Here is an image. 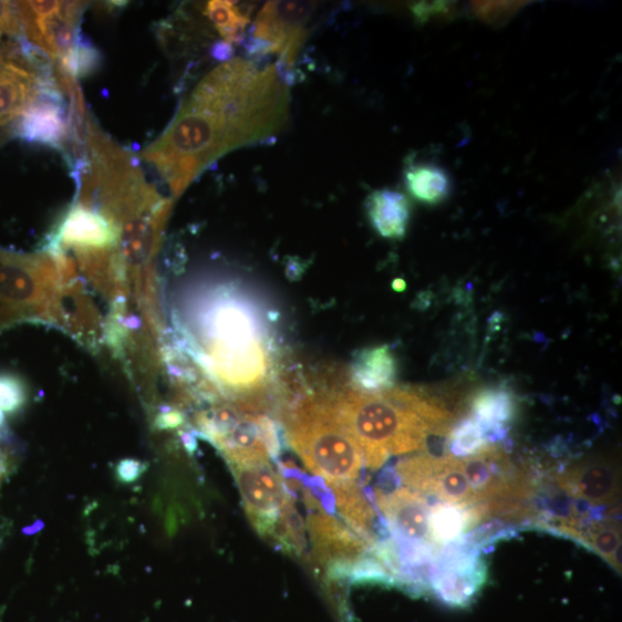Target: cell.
Here are the masks:
<instances>
[{"mask_svg":"<svg viewBox=\"0 0 622 622\" xmlns=\"http://www.w3.org/2000/svg\"><path fill=\"white\" fill-rule=\"evenodd\" d=\"M183 418L178 413H169L165 415L162 419V427L163 428H175L179 426Z\"/></svg>","mask_w":622,"mask_h":622,"instance_id":"4316f807","label":"cell"},{"mask_svg":"<svg viewBox=\"0 0 622 622\" xmlns=\"http://www.w3.org/2000/svg\"><path fill=\"white\" fill-rule=\"evenodd\" d=\"M463 462L478 504H488L496 508L507 499L526 494L525 478H519L515 465L502 447L490 444Z\"/></svg>","mask_w":622,"mask_h":622,"instance_id":"9c48e42d","label":"cell"},{"mask_svg":"<svg viewBox=\"0 0 622 622\" xmlns=\"http://www.w3.org/2000/svg\"><path fill=\"white\" fill-rule=\"evenodd\" d=\"M560 488L574 498L595 506H609L618 500L616 470L605 462L585 460L562 471Z\"/></svg>","mask_w":622,"mask_h":622,"instance_id":"4fadbf2b","label":"cell"},{"mask_svg":"<svg viewBox=\"0 0 622 622\" xmlns=\"http://www.w3.org/2000/svg\"><path fill=\"white\" fill-rule=\"evenodd\" d=\"M288 437L310 470L331 485L355 484L361 449L328 395L302 401L288 422Z\"/></svg>","mask_w":622,"mask_h":622,"instance_id":"3957f363","label":"cell"},{"mask_svg":"<svg viewBox=\"0 0 622 622\" xmlns=\"http://www.w3.org/2000/svg\"><path fill=\"white\" fill-rule=\"evenodd\" d=\"M23 37L15 3L0 2V39Z\"/></svg>","mask_w":622,"mask_h":622,"instance_id":"cb8c5ba5","label":"cell"},{"mask_svg":"<svg viewBox=\"0 0 622 622\" xmlns=\"http://www.w3.org/2000/svg\"><path fill=\"white\" fill-rule=\"evenodd\" d=\"M146 471L144 463L126 459L121 462L116 467V476L122 484H134Z\"/></svg>","mask_w":622,"mask_h":622,"instance_id":"484cf974","label":"cell"},{"mask_svg":"<svg viewBox=\"0 0 622 622\" xmlns=\"http://www.w3.org/2000/svg\"><path fill=\"white\" fill-rule=\"evenodd\" d=\"M22 404V393L18 385L8 379L0 380V410L14 412Z\"/></svg>","mask_w":622,"mask_h":622,"instance_id":"d4e9b609","label":"cell"},{"mask_svg":"<svg viewBox=\"0 0 622 622\" xmlns=\"http://www.w3.org/2000/svg\"><path fill=\"white\" fill-rule=\"evenodd\" d=\"M484 517L483 508L476 505L464 507L449 502L437 504L431 508V542L435 547L455 543Z\"/></svg>","mask_w":622,"mask_h":622,"instance_id":"d6986e66","label":"cell"},{"mask_svg":"<svg viewBox=\"0 0 622 622\" xmlns=\"http://www.w3.org/2000/svg\"><path fill=\"white\" fill-rule=\"evenodd\" d=\"M366 215L374 230L382 238L401 240L407 234L411 203L407 196L400 191L375 190L367 196Z\"/></svg>","mask_w":622,"mask_h":622,"instance_id":"2e32d148","label":"cell"},{"mask_svg":"<svg viewBox=\"0 0 622 622\" xmlns=\"http://www.w3.org/2000/svg\"><path fill=\"white\" fill-rule=\"evenodd\" d=\"M247 515L259 533L272 535L291 496L284 480L267 464L231 465Z\"/></svg>","mask_w":622,"mask_h":622,"instance_id":"ba28073f","label":"cell"},{"mask_svg":"<svg viewBox=\"0 0 622 622\" xmlns=\"http://www.w3.org/2000/svg\"><path fill=\"white\" fill-rule=\"evenodd\" d=\"M357 443L363 463L379 469L391 456L412 454L432 435H446L454 416L429 395L410 388L328 395Z\"/></svg>","mask_w":622,"mask_h":622,"instance_id":"7a4b0ae2","label":"cell"},{"mask_svg":"<svg viewBox=\"0 0 622 622\" xmlns=\"http://www.w3.org/2000/svg\"><path fill=\"white\" fill-rule=\"evenodd\" d=\"M405 186L414 200L426 206H438L448 199L452 179L442 166L419 163L407 167Z\"/></svg>","mask_w":622,"mask_h":622,"instance_id":"44dd1931","label":"cell"},{"mask_svg":"<svg viewBox=\"0 0 622 622\" xmlns=\"http://www.w3.org/2000/svg\"><path fill=\"white\" fill-rule=\"evenodd\" d=\"M376 502L395 542L433 545L429 537L431 507L421 494L410 488L390 494L377 490Z\"/></svg>","mask_w":622,"mask_h":622,"instance_id":"7c38bea8","label":"cell"},{"mask_svg":"<svg viewBox=\"0 0 622 622\" xmlns=\"http://www.w3.org/2000/svg\"><path fill=\"white\" fill-rule=\"evenodd\" d=\"M397 475L410 489L464 507L478 505L462 458L421 455L397 466Z\"/></svg>","mask_w":622,"mask_h":622,"instance_id":"52a82bcc","label":"cell"},{"mask_svg":"<svg viewBox=\"0 0 622 622\" xmlns=\"http://www.w3.org/2000/svg\"><path fill=\"white\" fill-rule=\"evenodd\" d=\"M310 531L322 557L331 559L332 563L353 562L367 549V545L356 533L325 516L311 519Z\"/></svg>","mask_w":622,"mask_h":622,"instance_id":"e0dca14e","label":"cell"},{"mask_svg":"<svg viewBox=\"0 0 622 622\" xmlns=\"http://www.w3.org/2000/svg\"><path fill=\"white\" fill-rule=\"evenodd\" d=\"M351 374L356 391L377 394L394 387L397 361L386 345L363 349L353 357Z\"/></svg>","mask_w":622,"mask_h":622,"instance_id":"9a60e30c","label":"cell"},{"mask_svg":"<svg viewBox=\"0 0 622 622\" xmlns=\"http://www.w3.org/2000/svg\"><path fill=\"white\" fill-rule=\"evenodd\" d=\"M318 6L314 2H269L252 25L253 49L278 56V69L296 65L309 35V22Z\"/></svg>","mask_w":622,"mask_h":622,"instance_id":"8992f818","label":"cell"},{"mask_svg":"<svg viewBox=\"0 0 622 622\" xmlns=\"http://www.w3.org/2000/svg\"><path fill=\"white\" fill-rule=\"evenodd\" d=\"M560 532L569 535L571 539L599 553L614 570L621 572V532L615 522L609 520L592 521L581 528L580 521L569 519L563 523Z\"/></svg>","mask_w":622,"mask_h":622,"instance_id":"ffe728a7","label":"cell"},{"mask_svg":"<svg viewBox=\"0 0 622 622\" xmlns=\"http://www.w3.org/2000/svg\"><path fill=\"white\" fill-rule=\"evenodd\" d=\"M405 281L404 280H395L393 288L398 291H403L405 289Z\"/></svg>","mask_w":622,"mask_h":622,"instance_id":"83f0119b","label":"cell"},{"mask_svg":"<svg viewBox=\"0 0 622 622\" xmlns=\"http://www.w3.org/2000/svg\"><path fill=\"white\" fill-rule=\"evenodd\" d=\"M23 38L52 63L56 74L79 81L80 22L87 3L14 2Z\"/></svg>","mask_w":622,"mask_h":622,"instance_id":"5b68a950","label":"cell"},{"mask_svg":"<svg viewBox=\"0 0 622 622\" xmlns=\"http://www.w3.org/2000/svg\"><path fill=\"white\" fill-rule=\"evenodd\" d=\"M17 137L69 157L74 137L70 96L63 90L45 94L22 117Z\"/></svg>","mask_w":622,"mask_h":622,"instance_id":"30bf717a","label":"cell"},{"mask_svg":"<svg viewBox=\"0 0 622 622\" xmlns=\"http://www.w3.org/2000/svg\"><path fill=\"white\" fill-rule=\"evenodd\" d=\"M120 234L106 217L77 204L68 215L61 228V238L71 245L104 247L112 245Z\"/></svg>","mask_w":622,"mask_h":622,"instance_id":"ac0fdd59","label":"cell"},{"mask_svg":"<svg viewBox=\"0 0 622 622\" xmlns=\"http://www.w3.org/2000/svg\"><path fill=\"white\" fill-rule=\"evenodd\" d=\"M52 63L20 38L0 39V148L17 137L24 113L59 90Z\"/></svg>","mask_w":622,"mask_h":622,"instance_id":"277c9868","label":"cell"},{"mask_svg":"<svg viewBox=\"0 0 622 622\" xmlns=\"http://www.w3.org/2000/svg\"><path fill=\"white\" fill-rule=\"evenodd\" d=\"M470 413L485 431L490 444H496L507 436V426L517 415V400L505 387L484 388L473 395Z\"/></svg>","mask_w":622,"mask_h":622,"instance_id":"5bb4252c","label":"cell"},{"mask_svg":"<svg viewBox=\"0 0 622 622\" xmlns=\"http://www.w3.org/2000/svg\"><path fill=\"white\" fill-rule=\"evenodd\" d=\"M487 580V564L477 552L449 548L442 567L434 573L431 591L448 607L467 608Z\"/></svg>","mask_w":622,"mask_h":622,"instance_id":"8fae6325","label":"cell"},{"mask_svg":"<svg viewBox=\"0 0 622 622\" xmlns=\"http://www.w3.org/2000/svg\"><path fill=\"white\" fill-rule=\"evenodd\" d=\"M290 103L288 81L277 65L224 62L197 83L173 122L138 158L179 196L226 154L284 131Z\"/></svg>","mask_w":622,"mask_h":622,"instance_id":"6da1fadb","label":"cell"},{"mask_svg":"<svg viewBox=\"0 0 622 622\" xmlns=\"http://www.w3.org/2000/svg\"><path fill=\"white\" fill-rule=\"evenodd\" d=\"M3 421H4V417H3L2 411H0V426H2Z\"/></svg>","mask_w":622,"mask_h":622,"instance_id":"f1b7e54d","label":"cell"},{"mask_svg":"<svg viewBox=\"0 0 622 622\" xmlns=\"http://www.w3.org/2000/svg\"><path fill=\"white\" fill-rule=\"evenodd\" d=\"M205 15L214 24L225 43L242 41L249 23V14L236 2L229 0H212L209 2Z\"/></svg>","mask_w":622,"mask_h":622,"instance_id":"7402d4cb","label":"cell"},{"mask_svg":"<svg viewBox=\"0 0 622 622\" xmlns=\"http://www.w3.org/2000/svg\"><path fill=\"white\" fill-rule=\"evenodd\" d=\"M490 445V442L479 423L468 416L452 427L447 434V447L449 456L456 458H468L480 449Z\"/></svg>","mask_w":622,"mask_h":622,"instance_id":"603a6c76","label":"cell"}]
</instances>
